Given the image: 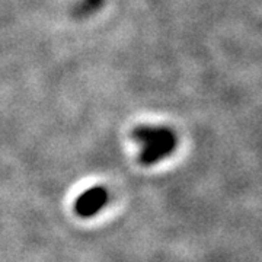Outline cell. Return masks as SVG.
Wrapping results in <instances>:
<instances>
[{
	"instance_id": "6da1fadb",
	"label": "cell",
	"mask_w": 262,
	"mask_h": 262,
	"mask_svg": "<svg viewBox=\"0 0 262 262\" xmlns=\"http://www.w3.org/2000/svg\"><path fill=\"white\" fill-rule=\"evenodd\" d=\"M133 137L141 144L140 162L143 165L159 162L177 146L173 133L165 127H139L133 131Z\"/></svg>"
},
{
	"instance_id": "7a4b0ae2",
	"label": "cell",
	"mask_w": 262,
	"mask_h": 262,
	"mask_svg": "<svg viewBox=\"0 0 262 262\" xmlns=\"http://www.w3.org/2000/svg\"><path fill=\"white\" fill-rule=\"evenodd\" d=\"M106 201H108V194L103 188H91L77 198L75 210L80 217H92L99 210H102Z\"/></svg>"
}]
</instances>
